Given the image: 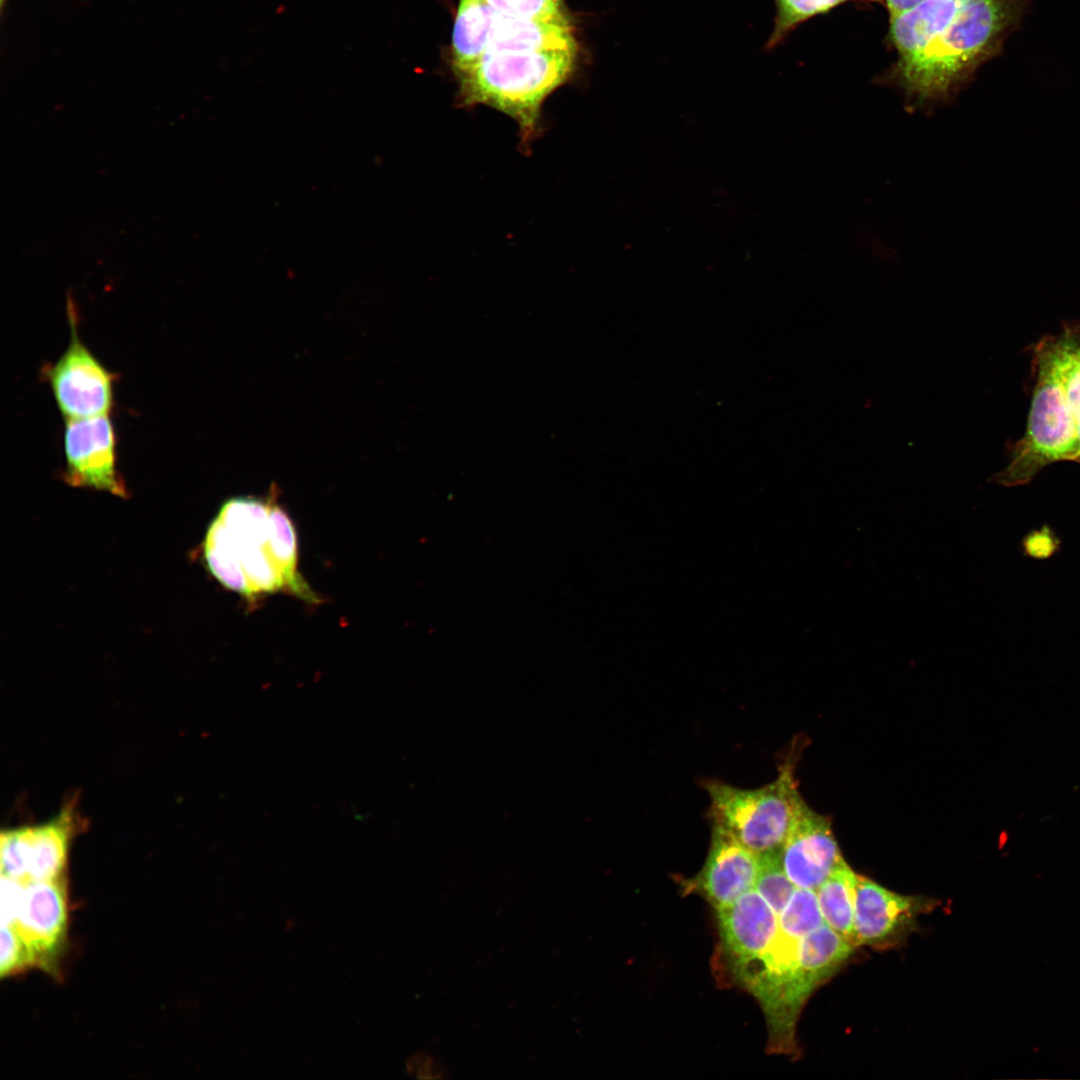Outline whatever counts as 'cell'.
I'll list each match as a JSON object with an SVG mask.
<instances>
[{
    "label": "cell",
    "instance_id": "6da1fadb",
    "mask_svg": "<svg viewBox=\"0 0 1080 1080\" xmlns=\"http://www.w3.org/2000/svg\"><path fill=\"white\" fill-rule=\"evenodd\" d=\"M211 574L250 600L283 590L312 599L297 573V538L272 497L240 496L220 507L203 541Z\"/></svg>",
    "mask_w": 1080,
    "mask_h": 1080
},
{
    "label": "cell",
    "instance_id": "7a4b0ae2",
    "mask_svg": "<svg viewBox=\"0 0 1080 1080\" xmlns=\"http://www.w3.org/2000/svg\"><path fill=\"white\" fill-rule=\"evenodd\" d=\"M1024 7L1025 0H959L953 18L925 49L896 65L894 81L909 105L951 100L976 69L999 52Z\"/></svg>",
    "mask_w": 1080,
    "mask_h": 1080
},
{
    "label": "cell",
    "instance_id": "3957f363",
    "mask_svg": "<svg viewBox=\"0 0 1080 1080\" xmlns=\"http://www.w3.org/2000/svg\"><path fill=\"white\" fill-rule=\"evenodd\" d=\"M578 51L490 50L456 74L465 106L486 105L510 116L523 143L539 130L541 108L574 73Z\"/></svg>",
    "mask_w": 1080,
    "mask_h": 1080
},
{
    "label": "cell",
    "instance_id": "277c9868",
    "mask_svg": "<svg viewBox=\"0 0 1080 1080\" xmlns=\"http://www.w3.org/2000/svg\"><path fill=\"white\" fill-rule=\"evenodd\" d=\"M794 753L783 761L778 777L756 789H741L709 779L711 823L732 834L757 855L780 851L806 804L797 789Z\"/></svg>",
    "mask_w": 1080,
    "mask_h": 1080
},
{
    "label": "cell",
    "instance_id": "5b68a950",
    "mask_svg": "<svg viewBox=\"0 0 1080 1080\" xmlns=\"http://www.w3.org/2000/svg\"><path fill=\"white\" fill-rule=\"evenodd\" d=\"M1037 371L1025 435L1016 444L1009 464L995 477L1005 486L1026 484L1053 462L1076 460V422L1065 397L1053 342L1039 346Z\"/></svg>",
    "mask_w": 1080,
    "mask_h": 1080
},
{
    "label": "cell",
    "instance_id": "8992f818",
    "mask_svg": "<svg viewBox=\"0 0 1080 1080\" xmlns=\"http://www.w3.org/2000/svg\"><path fill=\"white\" fill-rule=\"evenodd\" d=\"M451 50L457 61L470 65L490 50L578 51L579 47L571 22L520 19L485 0H459Z\"/></svg>",
    "mask_w": 1080,
    "mask_h": 1080
},
{
    "label": "cell",
    "instance_id": "52a82bcc",
    "mask_svg": "<svg viewBox=\"0 0 1080 1080\" xmlns=\"http://www.w3.org/2000/svg\"><path fill=\"white\" fill-rule=\"evenodd\" d=\"M1 895L2 924L12 925L18 932L30 952L33 966L54 969L67 932L64 877L28 882L2 877Z\"/></svg>",
    "mask_w": 1080,
    "mask_h": 1080
},
{
    "label": "cell",
    "instance_id": "ba28073f",
    "mask_svg": "<svg viewBox=\"0 0 1080 1080\" xmlns=\"http://www.w3.org/2000/svg\"><path fill=\"white\" fill-rule=\"evenodd\" d=\"M77 824L75 809L68 805L45 823L2 831V877L20 882L63 878Z\"/></svg>",
    "mask_w": 1080,
    "mask_h": 1080
},
{
    "label": "cell",
    "instance_id": "9c48e42d",
    "mask_svg": "<svg viewBox=\"0 0 1080 1080\" xmlns=\"http://www.w3.org/2000/svg\"><path fill=\"white\" fill-rule=\"evenodd\" d=\"M68 306L71 340L61 357L47 370L56 404L65 420L109 415L115 376L79 339L75 311L71 303Z\"/></svg>",
    "mask_w": 1080,
    "mask_h": 1080
},
{
    "label": "cell",
    "instance_id": "30bf717a",
    "mask_svg": "<svg viewBox=\"0 0 1080 1080\" xmlns=\"http://www.w3.org/2000/svg\"><path fill=\"white\" fill-rule=\"evenodd\" d=\"M718 969L739 985L765 954L778 930V915L754 887L729 907L716 910Z\"/></svg>",
    "mask_w": 1080,
    "mask_h": 1080
},
{
    "label": "cell",
    "instance_id": "8fae6325",
    "mask_svg": "<svg viewBox=\"0 0 1080 1080\" xmlns=\"http://www.w3.org/2000/svg\"><path fill=\"white\" fill-rule=\"evenodd\" d=\"M65 481L126 497L116 469V434L109 415L66 420Z\"/></svg>",
    "mask_w": 1080,
    "mask_h": 1080
},
{
    "label": "cell",
    "instance_id": "7c38bea8",
    "mask_svg": "<svg viewBox=\"0 0 1080 1080\" xmlns=\"http://www.w3.org/2000/svg\"><path fill=\"white\" fill-rule=\"evenodd\" d=\"M758 872V855L727 830L712 824L707 858L702 869L685 882V889L699 893L720 910L754 888Z\"/></svg>",
    "mask_w": 1080,
    "mask_h": 1080
},
{
    "label": "cell",
    "instance_id": "4fadbf2b",
    "mask_svg": "<svg viewBox=\"0 0 1080 1080\" xmlns=\"http://www.w3.org/2000/svg\"><path fill=\"white\" fill-rule=\"evenodd\" d=\"M785 873L796 887L816 891L844 859L828 818L801 810L780 850Z\"/></svg>",
    "mask_w": 1080,
    "mask_h": 1080
},
{
    "label": "cell",
    "instance_id": "5bb4252c",
    "mask_svg": "<svg viewBox=\"0 0 1080 1080\" xmlns=\"http://www.w3.org/2000/svg\"><path fill=\"white\" fill-rule=\"evenodd\" d=\"M931 905L928 899L895 893L857 875L854 885L855 944L882 945L912 926Z\"/></svg>",
    "mask_w": 1080,
    "mask_h": 1080
},
{
    "label": "cell",
    "instance_id": "9a60e30c",
    "mask_svg": "<svg viewBox=\"0 0 1080 1080\" xmlns=\"http://www.w3.org/2000/svg\"><path fill=\"white\" fill-rule=\"evenodd\" d=\"M854 947L826 923L801 939L789 998L796 1020L810 995L840 968Z\"/></svg>",
    "mask_w": 1080,
    "mask_h": 1080
},
{
    "label": "cell",
    "instance_id": "2e32d148",
    "mask_svg": "<svg viewBox=\"0 0 1080 1080\" xmlns=\"http://www.w3.org/2000/svg\"><path fill=\"white\" fill-rule=\"evenodd\" d=\"M958 4L959 0H922L890 17L889 37L898 53L897 64L921 53L953 18Z\"/></svg>",
    "mask_w": 1080,
    "mask_h": 1080
},
{
    "label": "cell",
    "instance_id": "e0dca14e",
    "mask_svg": "<svg viewBox=\"0 0 1080 1080\" xmlns=\"http://www.w3.org/2000/svg\"><path fill=\"white\" fill-rule=\"evenodd\" d=\"M856 874L844 861L816 890L824 922L844 939L855 944L854 885Z\"/></svg>",
    "mask_w": 1080,
    "mask_h": 1080
},
{
    "label": "cell",
    "instance_id": "ac0fdd59",
    "mask_svg": "<svg viewBox=\"0 0 1080 1080\" xmlns=\"http://www.w3.org/2000/svg\"><path fill=\"white\" fill-rule=\"evenodd\" d=\"M776 7L774 28L765 48L771 50L799 24L839 4L854 0H773ZM885 3V0H860Z\"/></svg>",
    "mask_w": 1080,
    "mask_h": 1080
},
{
    "label": "cell",
    "instance_id": "d6986e66",
    "mask_svg": "<svg viewBox=\"0 0 1080 1080\" xmlns=\"http://www.w3.org/2000/svg\"><path fill=\"white\" fill-rule=\"evenodd\" d=\"M759 872L755 888L778 914L784 909L796 886L784 871L780 851L758 855Z\"/></svg>",
    "mask_w": 1080,
    "mask_h": 1080
},
{
    "label": "cell",
    "instance_id": "ffe728a7",
    "mask_svg": "<svg viewBox=\"0 0 1080 1080\" xmlns=\"http://www.w3.org/2000/svg\"><path fill=\"white\" fill-rule=\"evenodd\" d=\"M1053 346L1065 397L1076 420L1080 416V345L1072 337H1063Z\"/></svg>",
    "mask_w": 1080,
    "mask_h": 1080
},
{
    "label": "cell",
    "instance_id": "44dd1931",
    "mask_svg": "<svg viewBox=\"0 0 1080 1080\" xmlns=\"http://www.w3.org/2000/svg\"><path fill=\"white\" fill-rule=\"evenodd\" d=\"M497 11L520 19L570 22L563 0H485Z\"/></svg>",
    "mask_w": 1080,
    "mask_h": 1080
},
{
    "label": "cell",
    "instance_id": "7402d4cb",
    "mask_svg": "<svg viewBox=\"0 0 1080 1080\" xmlns=\"http://www.w3.org/2000/svg\"><path fill=\"white\" fill-rule=\"evenodd\" d=\"M28 967H33V962L26 944L12 925L2 924L1 976H10Z\"/></svg>",
    "mask_w": 1080,
    "mask_h": 1080
},
{
    "label": "cell",
    "instance_id": "603a6c76",
    "mask_svg": "<svg viewBox=\"0 0 1080 1080\" xmlns=\"http://www.w3.org/2000/svg\"><path fill=\"white\" fill-rule=\"evenodd\" d=\"M922 0H885L890 17L912 8Z\"/></svg>",
    "mask_w": 1080,
    "mask_h": 1080
},
{
    "label": "cell",
    "instance_id": "cb8c5ba5",
    "mask_svg": "<svg viewBox=\"0 0 1080 1080\" xmlns=\"http://www.w3.org/2000/svg\"><path fill=\"white\" fill-rule=\"evenodd\" d=\"M6 2H7V0H1V10L4 9Z\"/></svg>",
    "mask_w": 1080,
    "mask_h": 1080
}]
</instances>
